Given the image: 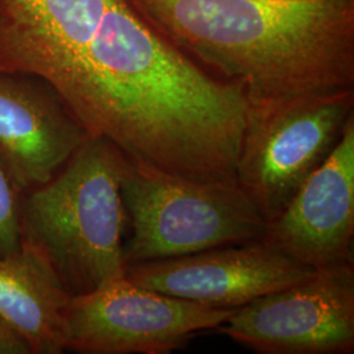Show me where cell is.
<instances>
[{
    "mask_svg": "<svg viewBox=\"0 0 354 354\" xmlns=\"http://www.w3.org/2000/svg\"><path fill=\"white\" fill-rule=\"evenodd\" d=\"M0 354H30V349L17 335L0 323Z\"/></svg>",
    "mask_w": 354,
    "mask_h": 354,
    "instance_id": "cell-13",
    "label": "cell"
},
{
    "mask_svg": "<svg viewBox=\"0 0 354 354\" xmlns=\"http://www.w3.org/2000/svg\"><path fill=\"white\" fill-rule=\"evenodd\" d=\"M121 155L111 142L89 136L50 181L21 194L23 241L70 297L125 276Z\"/></svg>",
    "mask_w": 354,
    "mask_h": 354,
    "instance_id": "cell-3",
    "label": "cell"
},
{
    "mask_svg": "<svg viewBox=\"0 0 354 354\" xmlns=\"http://www.w3.org/2000/svg\"><path fill=\"white\" fill-rule=\"evenodd\" d=\"M248 104L354 91V0H133Z\"/></svg>",
    "mask_w": 354,
    "mask_h": 354,
    "instance_id": "cell-2",
    "label": "cell"
},
{
    "mask_svg": "<svg viewBox=\"0 0 354 354\" xmlns=\"http://www.w3.org/2000/svg\"><path fill=\"white\" fill-rule=\"evenodd\" d=\"M234 311L169 297L122 276L70 298L64 310L66 351L169 354L203 330L218 328Z\"/></svg>",
    "mask_w": 354,
    "mask_h": 354,
    "instance_id": "cell-6",
    "label": "cell"
},
{
    "mask_svg": "<svg viewBox=\"0 0 354 354\" xmlns=\"http://www.w3.org/2000/svg\"><path fill=\"white\" fill-rule=\"evenodd\" d=\"M354 117L260 241L314 270L353 263Z\"/></svg>",
    "mask_w": 354,
    "mask_h": 354,
    "instance_id": "cell-9",
    "label": "cell"
},
{
    "mask_svg": "<svg viewBox=\"0 0 354 354\" xmlns=\"http://www.w3.org/2000/svg\"><path fill=\"white\" fill-rule=\"evenodd\" d=\"M70 298L45 259L26 241L16 252L0 256V323L30 353L66 351L64 310Z\"/></svg>",
    "mask_w": 354,
    "mask_h": 354,
    "instance_id": "cell-11",
    "label": "cell"
},
{
    "mask_svg": "<svg viewBox=\"0 0 354 354\" xmlns=\"http://www.w3.org/2000/svg\"><path fill=\"white\" fill-rule=\"evenodd\" d=\"M21 193L0 165V256L16 252L23 241Z\"/></svg>",
    "mask_w": 354,
    "mask_h": 354,
    "instance_id": "cell-12",
    "label": "cell"
},
{
    "mask_svg": "<svg viewBox=\"0 0 354 354\" xmlns=\"http://www.w3.org/2000/svg\"><path fill=\"white\" fill-rule=\"evenodd\" d=\"M216 329L257 353H353V263L315 270L244 304Z\"/></svg>",
    "mask_w": 354,
    "mask_h": 354,
    "instance_id": "cell-7",
    "label": "cell"
},
{
    "mask_svg": "<svg viewBox=\"0 0 354 354\" xmlns=\"http://www.w3.org/2000/svg\"><path fill=\"white\" fill-rule=\"evenodd\" d=\"M127 266L260 241L266 221L236 180L175 176L121 155Z\"/></svg>",
    "mask_w": 354,
    "mask_h": 354,
    "instance_id": "cell-4",
    "label": "cell"
},
{
    "mask_svg": "<svg viewBox=\"0 0 354 354\" xmlns=\"http://www.w3.org/2000/svg\"><path fill=\"white\" fill-rule=\"evenodd\" d=\"M314 272L256 241L127 266L125 276L142 288L178 299L236 310Z\"/></svg>",
    "mask_w": 354,
    "mask_h": 354,
    "instance_id": "cell-8",
    "label": "cell"
},
{
    "mask_svg": "<svg viewBox=\"0 0 354 354\" xmlns=\"http://www.w3.org/2000/svg\"><path fill=\"white\" fill-rule=\"evenodd\" d=\"M88 137L44 79L0 68V165L21 194L50 181Z\"/></svg>",
    "mask_w": 354,
    "mask_h": 354,
    "instance_id": "cell-10",
    "label": "cell"
},
{
    "mask_svg": "<svg viewBox=\"0 0 354 354\" xmlns=\"http://www.w3.org/2000/svg\"><path fill=\"white\" fill-rule=\"evenodd\" d=\"M0 68L44 79L91 137L175 176L235 180L248 102L133 0H0Z\"/></svg>",
    "mask_w": 354,
    "mask_h": 354,
    "instance_id": "cell-1",
    "label": "cell"
},
{
    "mask_svg": "<svg viewBox=\"0 0 354 354\" xmlns=\"http://www.w3.org/2000/svg\"><path fill=\"white\" fill-rule=\"evenodd\" d=\"M354 117V91L248 104L235 178L266 222L323 165Z\"/></svg>",
    "mask_w": 354,
    "mask_h": 354,
    "instance_id": "cell-5",
    "label": "cell"
}]
</instances>
